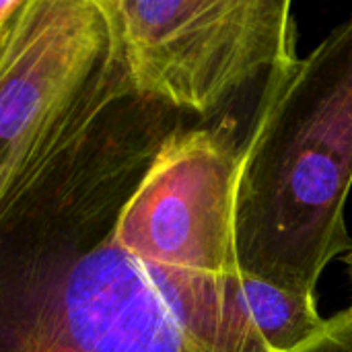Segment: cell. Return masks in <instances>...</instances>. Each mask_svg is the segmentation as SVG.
Segmentation results:
<instances>
[{"label": "cell", "instance_id": "cell-5", "mask_svg": "<svg viewBox=\"0 0 352 352\" xmlns=\"http://www.w3.org/2000/svg\"><path fill=\"white\" fill-rule=\"evenodd\" d=\"M241 326L254 352H295L322 328L316 297L278 289L241 270L235 287Z\"/></svg>", "mask_w": 352, "mask_h": 352}, {"label": "cell", "instance_id": "cell-4", "mask_svg": "<svg viewBox=\"0 0 352 352\" xmlns=\"http://www.w3.org/2000/svg\"><path fill=\"white\" fill-rule=\"evenodd\" d=\"M122 68L97 0H31L0 68V235L78 148Z\"/></svg>", "mask_w": 352, "mask_h": 352}, {"label": "cell", "instance_id": "cell-7", "mask_svg": "<svg viewBox=\"0 0 352 352\" xmlns=\"http://www.w3.org/2000/svg\"><path fill=\"white\" fill-rule=\"evenodd\" d=\"M29 8L31 0H0V68L21 33Z\"/></svg>", "mask_w": 352, "mask_h": 352}, {"label": "cell", "instance_id": "cell-1", "mask_svg": "<svg viewBox=\"0 0 352 352\" xmlns=\"http://www.w3.org/2000/svg\"><path fill=\"white\" fill-rule=\"evenodd\" d=\"M352 12L268 97L241 148L235 194L239 268L316 297L332 260L352 252Z\"/></svg>", "mask_w": 352, "mask_h": 352}, {"label": "cell", "instance_id": "cell-6", "mask_svg": "<svg viewBox=\"0 0 352 352\" xmlns=\"http://www.w3.org/2000/svg\"><path fill=\"white\" fill-rule=\"evenodd\" d=\"M295 352H352V314L349 309L324 322V328Z\"/></svg>", "mask_w": 352, "mask_h": 352}, {"label": "cell", "instance_id": "cell-8", "mask_svg": "<svg viewBox=\"0 0 352 352\" xmlns=\"http://www.w3.org/2000/svg\"><path fill=\"white\" fill-rule=\"evenodd\" d=\"M344 262H346V266H349V270H351V276H352V252H349V254L344 256ZM349 311L352 314V305L349 307Z\"/></svg>", "mask_w": 352, "mask_h": 352}, {"label": "cell", "instance_id": "cell-3", "mask_svg": "<svg viewBox=\"0 0 352 352\" xmlns=\"http://www.w3.org/2000/svg\"><path fill=\"white\" fill-rule=\"evenodd\" d=\"M132 93L210 116L239 95L268 101L297 64L289 0H97Z\"/></svg>", "mask_w": 352, "mask_h": 352}, {"label": "cell", "instance_id": "cell-2", "mask_svg": "<svg viewBox=\"0 0 352 352\" xmlns=\"http://www.w3.org/2000/svg\"><path fill=\"white\" fill-rule=\"evenodd\" d=\"M239 272L206 274L161 258L118 210L109 233L58 272L21 352H241Z\"/></svg>", "mask_w": 352, "mask_h": 352}]
</instances>
